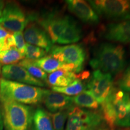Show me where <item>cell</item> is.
I'll return each instance as SVG.
<instances>
[{"label": "cell", "instance_id": "11", "mask_svg": "<svg viewBox=\"0 0 130 130\" xmlns=\"http://www.w3.org/2000/svg\"><path fill=\"white\" fill-rule=\"evenodd\" d=\"M3 78L37 87H45L44 82L32 77L25 68L19 64L5 65L1 69Z\"/></svg>", "mask_w": 130, "mask_h": 130}, {"label": "cell", "instance_id": "25", "mask_svg": "<svg viewBox=\"0 0 130 130\" xmlns=\"http://www.w3.org/2000/svg\"><path fill=\"white\" fill-rule=\"evenodd\" d=\"M46 52L39 47L26 43L25 57L30 60H36L46 56Z\"/></svg>", "mask_w": 130, "mask_h": 130}, {"label": "cell", "instance_id": "20", "mask_svg": "<svg viewBox=\"0 0 130 130\" xmlns=\"http://www.w3.org/2000/svg\"><path fill=\"white\" fill-rule=\"evenodd\" d=\"M72 98L74 104L82 108L97 110L100 107L98 102L90 92L87 90H84L78 95L72 97Z\"/></svg>", "mask_w": 130, "mask_h": 130}, {"label": "cell", "instance_id": "7", "mask_svg": "<svg viewBox=\"0 0 130 130\" xmlns=\"http://www.w3.org/2000/svg\"><path fill=\"white\" fill-rule=\"evenodd\" d=\"M28 21L22 9L14 3H9L6 5L0 17V25L13 33L22 31Z\"/></svg>", "mask_w": 130, "mask_h": 130}, {"label": "cell", "instance_id": "17", "mask_svg": "<svg viewBox=\"0 0 130 130\" xmlns=\"http://www.w3.org/2000/svg\"><path fill=\"white\" fill-rule=\"evenodd\" d=\"M82 37V31L78 23L70 16L66 28L58 40V44H71L77 42Z\"/></svg>", "mask_w": 130, "mask_h": 130}, {"label": "cell", "instance_id": "23", "mask_svg": "<svg viewBox=\"0 0 130 130\" xmlns=\"http://www.w3.org/2000/svg\"><path fill=\"white\" fill-rule=\"evenodd\" d=\"M53 92L64 94L67 96H76L84 90V85L80 79H76L66 87H53Z\"/></svg>", "mask_w": 130, "mask_h": 130}, {"label": "cell", "instance_id": "34", "mask_svg": "<svg viewBox=\"0 0 130 130\" xmlns=\"http://www.w3.org/2000/svg\"><path fill=\"white\" fill-rule=\"evenodd\" d=\"M129 1V3H130V1Z\"/></svg>", "mask_w": 130, "mask_h": 130}, {"label": "cell", "instance_id": "4", "mask_svg": "<svg viewBox=\"0 0 130 130\" xmlns=\"http://www.w3.org/2000/svg\"><path fill=\"white\" fill-rule=\"evenodd\" d=\"M101 114L74 106L69 110L65 130H109Z\"/></svg>", "mask_w": 130, "mask_h": 130}, {"label": "cell", "instance_id": "6", "mask_svg": "<svg viewBox=\"0 0 130 130\" xmlns=\"http://www.w3.org/2000/svg\"><path fill=\"white\" fill-rule=\"evenodd\" d=\"M52 57L60 62L73 66L75 72H81L86 59V52L82 46L77 44L66 46H53L50 51Z\"/></svg>", "mask_w": 130, "mask_h": 130}, {"label": "cell", "instance_id": "15", "mask_svg": "<svg viewBox=\"0 0 130 130\" xmlns=\"http://www.w3.org/2000/svg\"><path fill=\"white\" fill-rule=\"evenodd\" d=\"M43 101L47 109L52 113L70 110L74 106L72 97L54 92H49Z\"/></svg>", "mask_w": 130, "mask_h": 130}, {"label": "cell", "instance_id": "33", "mask_svg": "<svg viewBox=\"0 0 130 130\" xmlns=\"http://www.w3.org/2000/svg\"><path fill=\"white\" fill-rule=\"evenodd\" d=\"M1 65H0V74H1ZM0 81H1V79H0Z\"/></svg>", "mask_w": 130, "mask_h": 130}, {"label": "cell", "instance_id": "2", "mask_svg": "<svg viewBox=\"0 0 130 130\" xmlns=\"http://www.w3.org/2000/svg\"><path fill=\"white\" fill-rule=\"evenodd\" d=\"M50 91L40 87L1 79L0 97L22 104H37L43 100Z\"/></svg>", "mask_w": 130, "mask_h": 130}, {"label": "cell", "instance_id": "8", "mask_svg": "<svg viewBox=\"0 0 130 130\" xmlns=\"http://www.w3.org/2000/svg\"><path fill=\"white\" fill-rule=\"evenodd\" d=\"M111 74L95 70L88 81L87 88L100 104L105 100L113 88Z\"/></svg>", "mask_w": 130, "mask_h": 130}, {"label": "cell", "instance_id": "27", "mask_svg": "<svg viewBox=\"0 0 130 130\" xmlns=\"http://www.w3.org/2000/svg\"><path fill=\"white\" fill-rule=\"evenodd\" d=\"M118 88L126 93H130V79H119L117 82Z\"/></svg>", "mask_w": 130, "mask_h": 130}, {"label": "cell", "instance_id": "28", "mask_svg": "<svg viewBox=\"0 0 130 130\" xmlns=\"http://www.w3.org/2000/svg\"><path fill=\"white\" fill-rule=\"evenodd\" d=\"M121 78L130 79V65L125 69Z\"/></svg>", "mask_w": 130, "mask_h": 130}, {"label": "cell", "instance_id": "12", "mask_svg": "<svg viewBox=\"0 0 130 130\" xmlns=\"http://www.w3.org/2000/svg\"><path fill=\"white\" fill-rule=\"evenodd\" d=\"M24 37L27 43L43 49L46 53L50 52L53 46V43L46 31L34 23L26 26Z\"/></svg>", "mask_w": 130, "mask_h": 130}, {"label": "cell", "instance_id": "14", "mask_svg": "<svg viewBox=\"0 0 130 130\" xmlns=\"http://www.w3.org/2000/svg\"><path fill=\"white\" fill-rule=\"evenodd\" d=\"M103 36L108 40L122 43H130V19L108 24Z\"/></svg>", "mask_w": 130, "mask_h": 130}, {"label": "cell", "instance_id": "5", "mask_svg": "<svg viewBox=\"0 0 130 130\" xmlns=\"http://www.w3.org/2000/svg\"><path fill=\"white\" fill-rule=\"evenodd\" d=\"M95 12L100 15L118 21L130 19V3L126 0L89 1Z\"/></svg>", "mask_w": 130, "mask_h": 130}, {"label": "cell", "instance_id": "13", "mask_svg": "<svg viewBox=\"0 0 130 130\" xmlns=\"http://www.w3.org/2000/svg\"><path fill=\"white\" fill-rule=\"evenodd\" d=\"M68 9L84 23L96 24L100 22L98 14L91 6L83 0H67Z\"/></svg>", "mask_w": 130, "mask_h": 130}, {"label": "cell", "instance_id": "9", "mask_svg": "<svg viewBox=\"0 0 130 130\" xmlns=\"http://www.w3.org/2000/svg\"><path fill=\"white\" fill-rule=\"evenodd\" d=\"M116 111V126L130 127V95L128 93L113 87L109 94Z\"/></svg>", "mask_w": 130, "mask_h": 130}, {"label": "cell", "instance_id": "21", "mask_svg": "<svg viewBox=\"0 0 130 130\" xmlns=\"http://www.w3.org/2000/svg\"><path fill=\"white\" fill-rule=\"evenodd\" d=\"M18 64L25 68L32 77L45 83H48V75L43 70L36 66L33 61L28 59H23L19 62Z\"/></svg>", "mask_w": 130, "mask_h": 130}, {"label": "cell", "instance_id": "3", "mask_svg": "<svg viewBox=\"0 0 130 130\" xmlns=\"http://www.w3.org/2000/svg\"><path fill=\"white\" fill-rule=\"evenodd\" d=\"M3 123L6 130H28L32 121L29 106L0 97Z\"/></svg>", "mask_w": 130, "mask_h": 130}, {"label": "cell", "instance_id": "10", "mask_svg": "<svg viewBox=\"0 0 130 130\" xmlns=\"http://www.w3.org/2000/svg\"><path fill=\"white\" fill-rule=\"evenodd\" d=\"M70 16L50 13L39 21V25L50 37L52 43H57L58 40L66 28Z\"/></svg>", "mask_w": 130, "mask_h": 130}, {"label": "cell", "instance_id": "18", "mask_svg": "<svg viewBox=\"0 0 130 130\" xmlns=\"http://www.w3.org/2000/svg\"><path fill=\"white\" fill-rule=\"evenodd\" d=\"M75 73L64 70H57L48 76V83L53 87H66L77 79Z\"/></svg>", "mask_w": 130, "mask_h": 130}, {"label": "cell", "instance_id": "24", "mask_svg": "<svg viewBox=\"0 0 130 130\" xmlns=\"http://www.w3.org/2000/svg\"><path fill=\"white\" fill-rule=\"evenodd\" d=\"M69 110L49 113L54 130H64V126L68 118Z\"/></svg>", "mask_w": 130, "mask_h": 130}, {"label": "cell", "instance_id": "29", "mask_svg": "<svg viewBox=\"0 0 130 130\" xmlns=\"http://www.w3.org/2000/svg\"><path fill=\"white\" fill-rule=\"evenodd\" d=\"M3 127H4V123H3L2 113H1V110H0V130H3Z\"/></svg>", "mask_w": 130, "mask_h": 130}, {"label": "cell", "instance_id": "30", "mask_svg": "<svg viewBox=\"0 0 130 130\" xmlns=\"http://www.w3.org/2000/svg\"><path fill=\"white\" fill-rule=\"evenodd\" d=\"M5 7L4 2L3 1H0V17H1V14H2L3 11L4 10V8Z\"/></svg>", "mask_w": 130, "mask_h": 130}, {"label": "cell", "instance_id": "31", "mask_svg": "<svg viewBox=\"0 0 130 130\" xmlns=\"http://www.w3.org/2000/svg\"><path fill=\"white\" fill-rule=\"evenodd\" d=\"M109 130H130V127H119V128H114L112 129H110Z\"/></svg>", "mask_w": 130, "mask_h": 130}, {"label": "cell", "instance_id": "19", "mask_svg": "<svg viewBox=\"0 0 130 130\" xmlns=\"http://www.w3.org/2000/svg\"><path fill=\"white\" fill-rule=\"evenodd\" d=\"M33 130H54L50 114L42 108L36 110L32 115Z\"/></svg>", "mask_w": 130, "mask_h": 130}, {"label": "cell", "instance_id": "26", "mask_svg": "<svg viewBox=\"0 0 130 130\" xmlns=\"http://www.w3.org/2000/svg\"><path fill=\"white\" fill-rule=\"evenodd\" d=\"M13 36L14 42H15V47L25 57L26 43L24 37V33L22 31L16 32L13 33Z\"/></svg>", "mask_w": 130, "mask_h": 130}, {"label": "cell", "instance_id": "22", "mask_svg": "<svg viewBox=\"0 0 130 130\" xmlns=\"http://www.w3.org/2000/svg\"><path fill=\"white\" fill-rule=\"evenodd\" d=\"M24 57H25L16 47H13L9 50L0 51V64L6 65L15 64L23 60Z\"/></svg>", "mask_w": 130, "mask_h": 130}, {"label": "cell", "instance_id": "1", "mask_svg": "<svg viewBox=\"0 0 130 130\" xmlns=\"http://www.w3.org/2000/svg\"><path fill=\"white\" fill-rule=\"evenodd\" d=\"M126 64L125 51L123 46L110 43H102L98 46L90 66L102 72L117 75L125 69Z\"/></svg>", "mask_w": 130, "mask_h": 130}, {"label": "cell", "instance_id": "16", "mask_svg": "<svg viewBox=\"0 0 130 130\" xmlns=\"http://www.w3.org/2000/svg\"><path fill=\"white\" fill-rule=\"evenodd\" d=\"M32 61L36 66L46 73L51 74L57 70H64V71L76 73L75 68L73 66L60 62L49 55Z\"/></svg>", "mask_w": 130, "mask_h": 130}, {"label": "cell", "instance_id": "32", "mask_svg": "<svg viewBox=\"0 0 130 130\" xmlns=\"http://www.w3.org/2000/svg\"><path fill=\"white\" fill-rule=\"evenodd\" d=\"M3 46H4V40L0 38V51L3 50Z\"/></svg>", "mask_w": 130, "mask_h": 130}]
</instances>
